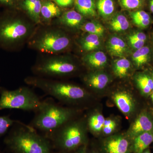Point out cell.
I'll return each instance as SVG.
<instances>
[{
    "label": "cell",
    "mask_w": 153,
    "mask_h": 153,
    "mask_svg": "<svg viewBox=\"0 0 153 153\" xmlns=\"http://www.w3.org/2000/svg\"><path fill=\"white\" fill-rule=\"evenodd\" d=\"M4 142L12 153H52V146L48 138L18 121L11 128Z\"/></svg>",
    "instance_id": "obj_1"
},
{
    "label": "cell",
    "mask_w": 153,
    "mask_h": 153,
    "mask_svg": "<svg viewBox=\"0 0 153 153\" xmlns=\"http://www.w3.org/2000/svg\"><path fill=\"white\" fill-rule=\"evenodd\" d=\"M30 126L47 135L71 120L74 112L69 108L60 106L51 99H48L42 102Z\"/></svg>",
    "instance_id": "obj_2"
},
{
    "label": "cell",
    "mask_w": 153,
    "mask_h": 153,
    "mask_svg": "<svg viewBox=\"0 0 153 153\" xmlns=\"http://www.w3.org/2000/svg\"><path fill=\"white\" fill-rule=\"evenodd\" d=\"M25 82L63 103L78 102L84 100L87 97L86 91L82 88L67 82L40 76L27 77Z\"/></svg>",
    "instance_id": "obj_3"
},
{
    "label": "cell",
    "mask_w": 153,
    "mask_h": 153,
    "mask_svg": "<svg viewBox=\"0 0 153 153\" xmlns=\"http://www.w3.org/2000/svg\"><path fill=\"white\" fill-rule=\"evenodd\" d=\"M69 121L55 131L46 135L52 147L61 152H69L84 144L85 136L83 125Z\"/></svg>",
    "instance_id": "obj_4"
},
{
    "label": "cell",
    "mask_w": 153,
    "mask_h": 153,
    "mask_svg": "<svg viewBox=\"0 0 153 153\" xmlns=\"http://www.w3.org/2000/svg\"><path fill=\"white\" fill-rule=\"evenodd\" d=\"M42 102L29 88L22 87L9 90L0 87V111L6 109H18L36 113Z\"/></svg>",
    "instance_id": "obj_5"
},
{
    "label": "cell",
    "mask_w": 153,
    "mask_h": 153,
    "mask_svg": "<svg viewBox=\"0 0 153 153\" xmlns=\"http://www.w3.org/2000/svg\"><path fill=\"white\" fill-rule=\"evenodd\" d=\"M31 26L23 19L7 17L0 19V45L11 47L25 40L30 34Z\"/></svg>",
    "instance_id": "obj_6"
},
{
    "label": "cell",
    "mask_w": 153,
    "mask_h": 153,
    "mask_svg": "<svg viewBox=\"0 0 153 153\" xmlns=\"http://www.w3.org/2000/svg\"><path fill=\"white\" fill-rule=\"evenodd\" d=\"M70 44L68 36L57 29L46 31L32 44L35 49L43 53L55 54L64 51Z\"/></svg>",
    "instance_id": "obj_7"
},
{
    "label": "cell",
    "mask_w": 153,
    "mask_h": 153,
    "mask_svg": "<svg viewBox=\"0 0 153 153\" xmlns=\"http://www.w3.org/2000/svg\"><path fill=\"white\" fill-rule=\"evenodd\" d=\"M33 71L41 76L58 77L71 74L76 70L74 63L65 58L54 57L36 64Z\"/></svg>",
    "instance_id": "obj_8"
},
{
    "label": "cell",
    "mask_w": 153,
    "mask_h": 153,
    "mask_svg": "<svg viewBox=\"0 0 153 153\" xmlns=\"http://www.w3.org/2000/svg\"><path fill=\"white\" fill-rule=\"evenodd\" d=\"M104 149L106 153H129L131 146L127 139L118 136L107 140L104 143Z\"/></svg>",
    "instance_id": "obj_9"
},
{
    "label": "cell",
    "mask_w": 153,
    "mask_h": 153,
    "mask_svg": "<svg viewBox=\"0 0 153 153\" xmlns=\"http://www.w3.org/2000/svg\"><path fill=\"white\" fill-rule=\"evenodd\" d=\"M153 123L147 115L143 114L137 119L132 126L130 136L133 139L143 133L152 131Z\"/></svg>",
    "instance_id": "obj_10"
},
{
    "label": "cell",
    "mask_w": 153,
    "mask_h": 153,
    "mask_svg": "<svg viewBox=\"0 0 153 153\" xmlns=\"http://www.w3.org/2000/svg\"><path fill=\"white\" fill-rule=\"evenodd\" d=\"M42 4L41 0H23L22 6L30 19L36 24H38L41 22Z\"/></svg>",
    "instance_id": "obj_11"
},
{
    "label": "cell",
    "mask_w": 153,
    "mask_h": 153,
    "mask_svg": "<svg viewBox=\"0 0 153 153\" xmlns=\"http://www.w3.org/2000/svg\"><path fill=\"white\" fill-rule=\"evenodd\" d=\"M153 143L152 131L143 133L133 139L131 150L134 153H142Z\"/></svg>",
    "instance_id": "obj_12"
},
{
    "label": "cell",
    "mask_w": 153,
    "mask_h": 153,
    "mask_svg": "<svg viewBox=\"0 0 153 153\" xmlns=\"http://www.w3.org/2000/svg\"><path fill=\"white\" fill-rule=\"evenodd\" d=\"M84 21L83 16L74 10L67 11L60 16L59 22L61 25L71 28H78L82 25Z\"/></svg>",
    "instance_id": "obj_13"
},
{
    "label": "cell",
    "mask_w": 153,
    "mask_h": 153,
    "mask_svg": "<svg viewBox=\"0 0 153 153\" xmlns=\"http://www.w3.org/2000/svg\"><path fill=\"white\" fill-rule=\"evenodd\" d=\"M113 98L117 106L122 112L128 114L132 111L134 102L131 97L128 94L117 92L114 96Z\"/></svg>",
    "instance_id": "obj_14"
},
{
    "label": "cell",
    "mask_w": 153,
    "mask_h": 153,
    "mask_svg": "<svg viewBox=\"0 0 153 153\" xmlns=\"http://www.w3.org/2000/svg\"><path fill=\"white\" fill-rule=\"evenodd\" d=\"M61 11L57 4L50 1H42L41 16L44 21L49 22L52 19L61 16Z\"/></svg>",
    "instance_id": "obj_15"
},
{
    "label": "cell",
    "mask_w": 153,
    "mask_h": 153,
    "mask_svg": "<svg viewBox=\"0 0 153 153\" xmlns=\"http://www.w3.org/2000/svg\"><path fill=\"white\" fill-rule=\"evenodd\" d=\"M107 47L111 55L117 57L124 56L127 50V47L124 41L117 36L110 38L108 43Z\"/></svg>",
    "instance_id": "obj_16"
},
{
    "label": "cell",
    "mask_w": 153,
    "mask_h": 153,
    "mask_svg": "<svg viewBox=\"0 0 153 153\" xmlns=\"http://www.w3.org/2000/svg\"><path fill=\"white\" fill-rule=\"evenodd\" d=\"M74 3L78 13L83 16H94L96 14L94 0H74Z\"/></svg>",
    "instance_id": "obj_17"
},
{
    "label": "cell",
    "mask_w": 153,
    "mask_h": 153,
    "mask_svg": "<svg viewBox=\"0 0 153 153\" xmlns=\"http://www.w3.org/2000/svg\"><path fill=\"white\" fill-rule=\"evenodd\" d=\"M86 83L92 88L102 89L107 85L109 82V78L106 74L99 73L90 74L85 77Z\"/></svg>",
    "instance_id": "obj_18"
},
{
    "label": "cell",
    "mask_w": 153,
    "mask_h": 153,
    "mask_svg": "<svg viewBox=\"0 0 153 153\" xmlns=\"http://www.w3.org/2000/svg\"><path fill=\"white\" fill-rule=\"evenodd\" d=\"M83 60L89 66L100 68L106 64L107 58L104 52L98 51L92 52L86 55L84 57Z\"/></svg>",
    "instance_id": "obj_19"
},
{
    "label": "cell",
    "mask_w": 153,
    "mask_h": 153,
    "mask_svg": "<svg viewBox=\"0 0 153 153\" xmlns=\"http://www.w3.org/2000/svg\"><path fill=\"white\" fill-rule=\"evenodd\" d=\"M80 44L82 49L85 51H93L97 49L100 46L99 36L94 34H88L81 40Z\"/></svg>",
    "instance_id": "obj_20"
},
{
    "label": "cell",
    "mask_w": 153,
    "mask_h": 153,
    "mask_svg": "<svg viewBox=\"0 0 153 153\" xmlns=\"http://www.w3.org/2000/svg\"><path fill=\"white\" fill-rule=\"evenodd\" d=\"M110 25L114 31L119 32L127 30L129 27V23L125 16L118 14L111 21Z\"/></svg>",
    "instance_id": "obj_21"
},
{
    "label": "cell",
    "mask_w": 153,
    "mask_h": 153,
    "mask_svg": "<svg viewBox=\"0 0 153 153\" xmlns=\"http://www.w3.org/2000/svg\"><path fill=\"white\" fill-rule=\"evenodd\" d=\"M131 63L125 58L118 59L115 61L114 66V71L117 76L120 78L126 76L130 68Z\"/></svg>",
    "instance_id": "obj_22"
},
{
    "label": "cell",
    "mask_w": 153,
    "mask_h": 153,
    "mask_svg": "<svg viewBox=\"0 0 153 153\" xmlns=\"http://www.w3.org/2000/svg\"><path fill=\"white\" fill-rule=\"evenodd\" d=\"M97 7L100 15L105 17L112 15L115 10L114 3L113 0H97Z\"/></svg>",
    "instance_id": "obj_23"
},
{
    "label": "cell",
    "mask_w": 153,
    "mask_h": 153,
    "mask_svg": "<svg viewBox=\"0 0 153 153\" xmlns=\"http://www.w3.org/2000/svg\"><path fill=\"white\" fill-rule=\"evenodd\" d=\"M150 49L147 47H143L137 49L132 55V59L137 66H142L147 62L149 56Z\"/></svg>",
    "instance_id": "obj_24"
},
{
    "label": "cell",
    "mask_w": 153,
    "mask_h": 153,
    "mask_svg": "<svg viewBox=\"0 0 153 153\" xmlns=\"http://www.w3.org/2000/svg\"><path fill=\"white\" fill-rule=\"evenodd\" d=\"M137 82L142 91L145 94H149L152 91L153 79L147 75L142 74L138 76Z\"/></svg>",
    "instance_id": "obj_25"
},
{
    "label": "cell",
    "mask_w": 153,
    "mask_h": 153,
    "mask_svg": "<svg viewBox=\"0 0 153 153\" xmlns=\"http://www.w3.org/2000/svg\"><path fill=\"white\" fill-rule=\"evenodd\" d=\"M105 119L100 114L93 115L88 119V126L91 130L99 132L103 128Z\"/></svg>",
    "instance_id": "obj_26"
},
{
    "label": "cell",
    "mask_w": 153,
    "mask_h": 153,
    "mask_svg": "<svg viewBox=\"0 0 153 153\" xmlns=\"http://www.w3.org/2000/svg\"><path fill=\"white\" fill-rule=\"evenodd\" d=\"M82 29L85 32L91 34L102 36L104 34V28L103 26L94 22H88L82 25Z\"/></svg>",
    "instance_id": "obj_27"
},
{
    "label": "cell",
    "mask_w": 153,
    "mask_h": 153,
    "mask_svg": "<svg viewBox=\"0 0 153 153\" xmlns=\"http://www.w3.org/2000/svg\"><path fill=\"white\" fill-rule=\"evenodd\" d=\"M16 121L12 119L10 115L0 116V137L5 134Z\"/></svg>",
    "instance_id": "obj_28"
},
{
    "label": "cell",
    "mask_w": 153,
    "mask_h": 153,
    "mask_svg": "<svg viewBox=\"0 0 153 153\" xmlns=\"http://www.w3.org/2000/svg\"><path fill=\"white\" fill-rule=\"evenodd\" d=\"M143 0H120L122 6L125 9L134 10L142 6Z\"/></svg>",
    "instance_id": "obj_29"
},
{
    "label": "cell",
    "mask_w": 153,
    "mask_h": 153,
    "mask_svg": "<svg viewBox=\"0 0 153 153\" xmlns=\"http://www.w3.org/2000/svg\"><path fill=\"white\" fill-rule=\"evenodd\" d=\"M133 20H150L149 15L144 11H138L133 12L131 14Z\"/></svg>",
    "instance_id": "obj_30"
},
{
    "label": "cell",
    "mask_w": 153,
    "mask_h": 153,
    "mask_svg": "<svg viewBox=\"0 0 153 153\" xmlns=\"http://www.w3.org/2000/svg\"><path fill=\"white\" fill-rule=\"evenodd\" d=\"M130 44L134 49H138L144 47L145 41H139V40L128 39Z\"/></svg>",
    "instance_id": "obj_31"
},
{
    "label": "cell",
    "mask_w": 153,
    "mask_h": 153,
    "mask_svg": "<svg viewBox=\"0 0 153 153\" xmlns=\"http://www.w3.org/2000/svg\"><path fill=\"white\" fill-rule=\"evenodd\" d=\"M128 39L145 41L146 40V36L144 33L139 32L129 36Z\"/></svg>",
    "instance_id": "obj_32"
},
{
    "label": "cell",
    "mask_w": 153,
    "mask_h": 153,
    "mask_svg": "<svg viewBox=\"0 0 153 153\" xmlns=\"http://www.w3.org/2000/svg\"><path fill=\"white\" fill-rule=\"evenodd\" d=\"M57 5L62 7H66L71 6L74 0H53Z\"/></svg>",
    "instance_id": "obj_33"
},
{
    "label": "cell",
    "mask_w": 153,
    "mask_h": 153,
    "mask_svg": "<svg viewBox=\"0 0 153 153\" xmlns=\"http://www.w3.org/2000/svg\"><path fill=\"white\" fill-rule=\"evenodd\" d=\"M134 23L138 26L142 27H148L150 23V20H133Z\"/></svg>",
    "instance_id": "obj_34"
},
{
    "label": "cell",
    "mask_w": 153,
    "mask_h": 153,
    "mask_svg": "<svg viewBox=\"0 0 153 153\" xmlns=\"http://www.w3.org/2000/svg\"><path fill=\"white\" fill-rule=\"evenodd\" d=\"M17 0H0V4L6 7H13L16 4Z\"/></svg>",
    "instance_id": "obj_35"
},
{
    "label": "cell",
    "mask_w": 153,
    "mask_h": 153,
    "mask_svg": "<svg viewBox=\"0 0 153 153\" xmlns=\"http://www.w3.org/2000/svg\"><path fill=\"white\" fill-rule=\"evenodd\" d=\"M116 126V124L109 126L103 127L102 128L103 133L106 135H108L112 133L115 128Z\"/></svg>",
    "instance_id": "obj_36"
},
{
    "label": "cell",
    "mask_w": 153,
    "mask_h": 153,
    "mask_svg": "<svg viewBox=\"0 0 153 153\" xmlns=\"http://www.w3.org/2000/svg\"><path fill=\"white\" fill-rule=\"evenodd\" d=\"M115 124H116V123L114 121L110 119L105 120L103 127L109 126L113 125Z\"/></svg>",
    "instance_id": "obj_37"
},
{
    "label": "cell",
    "mask_w": 153,
    "mask_h": 153,
    "mask_svg": "<svg viewBox=\"0 0 153 153\" xmlns=\"http://www.w3.org/2000/svg\"><path fill=\"white\" fill-rule=\"evenodd\" d=\"M149 7L151 12L153 13V0H150V1Z\"/></svg>",
    "instance_id": "obj_38"
},
{
    "label": "cell",
    "mask_w": 153,
    "mask_h": 153,
    "mask_svg": "<svg viewBox=\"0 0 153 153\" xmlns=\"http://www.w3.org/2000/svg\"><path fill=\"white\" fill-rule=\"evenodd\" d=\"M77 153H87V152H86V151H85V149L82 148V149H79V152H78Z\"/></svg>",
    "instance_id": "obj_39"
},
{
    "label": "cell",
    "mask_w": 153,
    "mask_h": 153,
    "mask_svg": "<svg viewBox=\"0 0 153 153\" xmlns=\"http://www.w3.org/2000/svg\"><path fill=\"white\" fill-rule=\"evenodd\" d=\"M142 153H152L149 150V149H147L145 151H144Z\"/></svg>",
    "instance_id": "obj_40"
},
{
    "label": "cell",
    "mask_w": 153,
    "mask_h": 153,
    "mask_svg": "<svg viewBox=\"0 0 153 153\" xmlns=\"http://www.w3.org/2000/svg\"><path fill=\"white\" fill-rule=\"evenodd\" d=\"M152 94H151V98H152V100L153 102V90H152Z\"/></svg>",
    "instance_id": "obj_41"
},
{
    "label": "cell",
    "mask_w": 153,
    "mask_h": 153,
    "mask_svg": "<svg viewBox=\"0 0 153 153\" xmlns=\"http://www.w3.org/2000/svg\"><path fill=\"white\" fill-rule=\"evenodd\" d=\"M61 153H68V152H61Z\"/></svg>",
    "instance_id": "obj_42"
},
{
    "label": "cell",
    "mask_w": 153,
    "mask_h": 153,
    "mask_svg": "<svg viewBox=\"0 0 153 153\" xmlns=\"http://www.w3.org/2000/svg\"><path fill=\"white\" fill-rule=\"evenodd\" d=\"M93 153H98V152H94Z\"/></svg>",
    "instance_id": "obj_43"
},
{
    "label": "cell",
    "mask_w": 153,
    "mask_h": 153,
    "mask_svg": "<svg viewBox=\"0 0 153 153\" xmlns=\"http://www.w3.org/2000/svg\"><path fill=\"white\" fill-rule=\"evenodd\" d=\"M152 76H153V74H152Z\"/></svg>",
    "instance_id": "obj_44"
},
{
    "label": "cell",
    "mask_w": 153,
    "mask_h": 153,
    "mask_svg": "<svg viewBox=\"0 0 153 153\" xmlns=\"http://www.w3.org/2000/svg\"><path fill=\"white\" fill-rule=\"evenodd\" d=\"M0 153H1V152H0Z\"/></svg>",
    "instance_id": "obj_45"
}]
</instances>
